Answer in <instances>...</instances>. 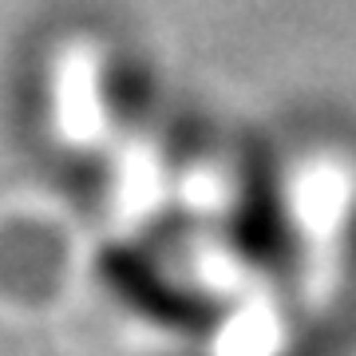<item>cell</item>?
Returning a JSON list of instances; mask_svg holds the SVG:
<instances>
[]
</instances>
